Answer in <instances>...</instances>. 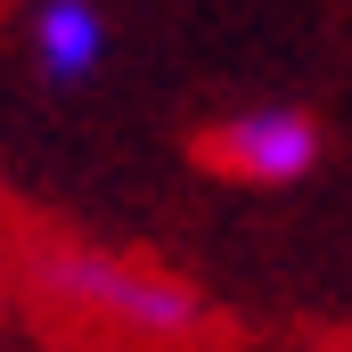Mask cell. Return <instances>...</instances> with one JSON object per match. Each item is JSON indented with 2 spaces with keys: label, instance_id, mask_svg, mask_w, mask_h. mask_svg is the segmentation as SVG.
<instances>
[{
  "label": "cell",
  "instance_id": "obj_3",
  "mask_svg": "<svg viewBox=\"0 0 352 352\" xmlns=\"http://www.w3.org/2000/svg\"><path fill=\"white\" fill-rule=\"evenodd\" d=\"M25 41L50 82H90L107 58V16H98V0H33Z\"/></svg>",
  "mask_w": 352,
  "mask_h": 352
},
{
  "label": "cell",
  "instance_id": "obj_2",
  "mask_svg": "<svg viewBox=\"0 0 352 352\" xmlns=\"http://www.w3.org/2000/svg\"><path fill=\"white\" fill-rule=\"evenodd\" d=\"M213 156H221V173L254 180V188H287V180H311V164H320V123L303 107H246L221 123Z\"/></svg>",
  "mask_w": 352,
  "mask_h": 352
},
{
  "label": "cell",
  "instance_id": "obj_1",
  "mask_svg": "<svg viewBox=\"0 0 352 352\" xmlns=\"http://www.w3.org/2000/svg\"><path fill=\"white\" fill-rule=\"evenodd\" d=\"M33 287H41L58 311H74L90 328H115V336H131V344H180V336L205 320L180 278L131 263V254H107V246H41V254H33Z\"/></svg>",
  "mask_w": 352,
  "mask_h": 352
}]
</instances>
